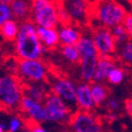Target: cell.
Here are the masks:
<instances>
[{
    "instance_id": "cell-1",
    "label": "cell",
    "mask_w": 132,
    "mask_h": 132,
    "mask_svg": "<svg viewBox=\"0 0 132 132\" xmlns=\"http://www.w3.org/2000/svg\"><path fill=\"white\" fill-rule=\"evenodd\" d=\"M128 14L129 13L125 5L117 0L90 1V24L96 22V27L113 29L116 26L123 24Z\"/></svg>"
},
{
    "instance_id": "cell-2",
    "label": "cell",
    "mask_w": 132,
    "mask_h": 132,
    "mask_svg": "<svg viewBox=\"0 0 132 132\" xmlns=\"http://www.w3.org/2000/svg\"><path fill=\"white\" fill-rule=\"evenodd\" d=\"M15 42L17 59H40L47 50L37 34V26L31 19L20 22L19 34Z\"/></svg>"
},
{
    "instance_id": "cell-3",
    "label": "cell",
    "mask_w": 132,
    "mask_h": 132,
    "mask_svg": "<svg viewBox=\"0 0 132 132\" xmlns=\"http://www.w3.org/2000/svg\"><path fill=\"white\" fill-rule=\"evenodd\" d=\"M23 81L16 74H6L0 78V102L4 111H19L24 96Z\"/></svg>"
},
{
    "instance_id": "cell-4",
    "label": "cell",
    "mask_w": 132,
    "mask_h": 132,
    "mask_svg": "<svg viewBox=\"0 0 132 132\" xmlns=\"http://www.w3.org/2000/svg\"><path fill=\"white\" fill-rule=\"evenodd\" d=\"M76 46L80 53V77L86 82H93L101 56L97 52L92 36L82 35Z\"/></svg>"
},
{
    "instance_id": "cell-5",
    "label": "cell",
    "mask_w": 132,
    "mask_h": 132,
    "mask_svg": "<svg viewBox=\"0 0 132 132\" xmlns=\"http://www.w3.org/2000/svg\"><path fill=\"white\" fill-rule=\"evenodd\" d=\"M31 20L37 27L56 29L59 27L58 2L56 0H33Z\"/></svg>"
},
{
    "instance_id": "cell-6",
    "label": "cell",
    "mask_w": 132,
    "mask_h": 132,
    "mask_svg": "<svg viewBox=\"0 0 132 132\" xmlns=\"http://www.w3.org/2000/svg\"><path fill=\"white\" fill-rule=\"evenodd\" d=\"M16 75L23 82H48V68L40 59H18Z\"/></svg>"
},
{
    "instance_id": "cell-7",
    "label": "cell",
    "mask_w": 132,
    "mask_h": 132,
    "mask_svg": "<svg viewBox=\"0 0 132 132\" xmlns=\"http://www.w3.org/2000/svg\"><path fill=\"white\" fill-rule=\"evenodd\" d=\"M49 122L70 123L72 117V109L62 98L53 92H50L43 102Z\"/></svg>"
},
{
    "instance_id": "cell-8",
    "label": "cell",
    "mask_w": 132,
    "mask_h": 132,
    "mask_svg": "<svg viewBox=\"0 0 132 132\" xmlns=\"http://www.w3.org/2000/svg\"><path fill=\"white\" fill-rule=\"evenodd\" d=\"M69 125L73 132H103L101 118L93 112L79 109L73 112Z\"/></svg>"
},
{
    "instance_id": "cell-9",
    "label": "cell",
    "mask_w": 132,
    "mask_h": 132,
    "mask_svg": "<svg viewBox=\"0 0 132 132\" xmlns=\"http://www.w3.org/2000/svg\"><path fill=\"white\" fill-rule=\"evenodd\" d=\"M92 38L100 56L114 57L117 50V45L111 29L105 27L92 28Z\"/></svg>"
},
{
    "instance_id": "cell-10",
    "label": "cell",
    "mask_w": 132,
    "mask_h": 132,
    "mask_svg": "<svg viewBox=\"0 0 132 132\" xmlns=\"http://www.w3.org/2000/svg\"><path fill=\"white\" fill-rule=\"evenodd\" d=\"M65 9L70 13L73 24L79 28L90 24V1L88 0H63Z\"/></svg>"
},
{
    "instance_id": "cell-11",
    "label": "cell",
    "mask_w": 132,
    "mask_h": 132,
    "mask_svg": "<svg viewBox=\"0 0 132 132\" xmlns=\"http://www.w3.org/2000/svg\"><path fill=\"white\" fill-rule=\"evenodd\" d=\"M42 104L43 103L35 101L30 96L24 95L22 97V101H21L19 111L26 116L24 119L28 120V122L41 124L48 120L46 108L45 105Z\"/></svg>"
},
{
    "instance_id": "cell-12",
    "label": "cell",
    "mask_w": 132,
    "mask_h": 132,
    "mask_svg": "<svg viewBox=\"0 0 132 132\" xmlns=\"http://www.w3.org/2000/svg\"><path fill=\"white\" fill-rule=\"evenodd\" d=\"M51 92L60 96L69 106H76V86L67 77H55L51 84Z\"/></svg>"
},
{
    "instance_id": "cell-13",
    "label": "cell",
    "mask_w": 132,
    "mask_h": 132,
    "mask_svg": "<svg viewBox=\"0 0 132 132\" xmlns=\"http://www.w3.org/2000/svg\"><path fill=\"white\" fill-rule=\"evenodd\" d=\"M76 105L77 109L82 111L93 112L96 107L91 93V85L89 82H81L76 86Z\"/></svg>"
},
{
    "instance_id": "cell-14",
    "label": "cell",
    "mask_w": 132,
    "mask_h": 132,
    "mask_svg": "<svg viewBox=\"0 0 132 132\" xmlns=\"http://www.w3.org/2000/svg\"><path fill=\"white\" fill-rule=\"evenodd\" d=\"M78 28L79 27L73 23L67 26H59L58 35L60 45H77V42L82 36Z\"/></svg>"
},
{
    "instance_id": "cell-15",
    "label": "cell",
    "mask_w": 132,
    "mask_h": 132,
    "mask_svg": "<svg viewBox=\"0 0 132 132\" xmlns=\"http://www.w3.org/2000/svg\"><path fill=\"white\" fill-rule=\"evenodd\" d=\"M115 64V57L113 56H101L97 63L96 72L93 78V82H104L108 79V75L114 68Z\"/></svg>"
},
{
    "instance_id": "cell-16",
    "label": "cell",
    "mask_w": 132,
    "mask_h": 132,
    "mask_svg": "<svg viewBox=\"0 0 132 132\" xmlns=\"http://www.w3.org/2000/svg\"><path fill=\"white\" fill-rule=\"evenodd\" d=\"M37 34L46 50L56 49V47L60 43L58 30L56 29L37 27Z\"/></svg>"
},
{
    "instance_id": "cell-17",
    "label": "cell",
    "mask_w": 132,
    "mask_h": 132,
    "mask_svg": "<svg viewBox=\"0 0 132 132\" xmlns=\"http://www.w3.org/2000/svg\"><path fill=\"white\" fill-rule=\"evenodd\" d=\"M33 0H13L10 3L14 18L19 22L31 19Z\"/></svg>"
},
{
    "instance_id": "cell-18",
    "label": "cell",
    "mask_w": 132,
    "mask_h": 132,
    "mask_svg": "<svg viewBox=\"0 0 132 132\" xmlns=\"http://www.w3.org/2000/svg\"><path fill=\"white\" fill-rule=\"evenodd\" d=\"M24 95L30 96L31 98L38 102L43 103L50 92H47L46 87H43L41 82H24L23 84Z\"/></svg>"
},
{
    "instance_id": "cell-19",
    "label": "cell",
    "mask_w": 132,
    "mask_h": 132,
    "mask_svg": "<svg viewBox=\"0 0 132 132\" xmlns=\"http://www.w3.org/2000/svg\"><path fill=\"white\" fill-rule=\"evenodd\" d=\"M0 26H1V36L4 41L13 42L16 40L20 29V22L18 20L11 19Z\"/></svg>"
},
{
    "instance_id": "cell-20",
    "label": "cell",
    "mask_w": 132,
    "mask_h": 132,
    "mask_svg": "<svg viewBox=\"0 0 132 132\" xmlns=\"http://www.w3.org/2000/svg\"><path fill=\"white\" fill-rule=\"evenodd\" d=\"M91 93L96 107H98L107 102L110 90L104 82H91Z\"/></svg>"
},
{
    "instance_id": "cell-21",
    "label": "cell",
    "mask_w": 132,
    "mask_h": 132,
    "mask_svg": "<svg viewBox=\"0 0 132 132\" xmlns=\"http://www.w3.org/2000/svg\"><path fill=\"white\" fill-rule=\"evenodd\" d=\"M60 54L65 60L72 64H77L80 62V53L76 45H61Z\"/></svg>"
},
{
    "instance_id": "cell-22",
    "label": "cell",
    "mask_w": 132,
    "mask_h": 132,
    "mask_svg": "<svg viewBox=\"0 0 132 132\" xmlns=\"http://www.w3.org/2000/svg\"><path fill=\"white\" fill-rule=\"evenodd\" d=\"M116 55L123 62L132 64V39H129L122 46L117 47Z\"/></svg>"
},
{
    "instance_id": "cell-23",
    "label": "cell",
    "mask_w": 132,
    "mask_h": 132,
    "mask_svg": "<svg viewBox=\"0 0 132 132\" xmlns=\"http://www.w3.org/2000/svg\"><path fill=\"white\" fill-rule=\"evenodd\" d=\"M112 30V33L115 37V40H116V45L117 47L122 46L123 43H125L126 41H128L130 39L128 33L124 27V24H119V26H116L115 28L111 29Z\"/></svg>"
},
{
    "instance_id": "cell-24",
    "label": "cell",
    "mask_w": 132,
    "mask_h": 132,
    "mask_svg": "<svg viewBox=\"0 0 132 132\" xmlns=\"http://www.w3.org/2000/svg\"><path fill=\"white\" fill-rule=\"evenodd\" d=\"M58 2V19H59V26H67V24H72L73 21L70 16V13L68 10L65 9L64 4L62 1H57Z\"/></svg>"
},
{
    "instance_id": "cell-25",
    "label": "cell",
    "mask_w": 132,
    "mask_h": 132,
    "mask_svg": "<svg viewBox=\"0 0 132 132\" xmlns=\"http://www.w3.org/2000/svg\"><path fill=\"white\" fill-rule=\"evenodd\" d=\"M124 78H125V71L119 67H115L109 73L107 80L112 85H118L124 80Z\"/></svg>"
},
{
    "instance_id": "cell-26",
    "label": "cell",
    "mask_w": 132,
    "mask_h": 132,
    "mask_svg": "<svg viewBox=\"0 0 132 132\" xmlns=\"http://www.w3.org/2000/svg\"><path fill=\"white\" fill-rule=\"evenodd\" d=\"M14 15L12 9L9 3H1L0 4V24L6 22L7 20L13 19Z\"/></svg>"
},
{
    "instance_id": "cell-27",
    "label": "cell",
    "mask_w": 132,
    "mask_h": 132,
    "mask_svg": "<svg viewBox=\"0 0 132 132\" xmlns=\"http://www.w3.org/2000/svg\"><path fill=\"white\" fill-rule=\"evenodd\" d=\"M23 126H26V119L20 116H13L9 123V132H18Z\"/></svg>"
},
{
    "instance_id": "cell-28",
    "label": "cell",
    "mask_w": 132,
    "mask_h": 132,
    "mask_svg": "<svg viewBox=\"0 0 132 132\" xmlns=\"http://www.w3.org/2000/svg\"><path fill=\"white\" fill-rule=\"evenodd\" d=\"M106 106H107V109L110 112L114 113V112L118 111V110L120 109V102L115 97H110L106 102Z\"/></svg>"
},
{
    "instance_id": "cell-29",
    "label": "cell",
    "mask_w": 132,
    "mask_h": 132,
    "mask_svg": "<svg viewBox=\"0 0 132 132\" xmlns=\"http://www.w3.org/2000/svg\"><path fill=\"white\" fill-rule=\"evenodd\" d=\"M123 24H124V27H125V29H126V31L128 33L130 39H132V14L131 13L127 15V17H126Z\"/></svg>"
},
{
    "instance_id": "cell-30",
    "label": "cell",
    "mask_w": 132,
    "mask_h": 132,
    "mask_svg": "<svg viewBox=\"0 0 132 132\" xmlns=\"http://www.w3.org/2000/svg\"><path fill=\"white\" fill-rule=\"evenodd\" d=\"M26 127H28L31 132H48L40 126V124H35L32 122H28V120H26Z\"/></svg>"
},
{
    "instance_id": "cell-31",
    "label": "cell",
    "mask_w": 132,
    "mask_h": 132,
    "mask_svg": "<svg viewBox=\"0 0 132 132\" xmlns=\"http://www.w3.org/2000/svg\"><path fill=\"white\" fill-rule=\"evenodd\" d=\"M124 105H125L126 112L132 117V98H130V100H127Z\"/></svg>"
},
{
    "instance_id": "cell-32",
    "label": "cell",
    "mask_w": 132,
    "mask_h": 132,
    "mask_svg": "<svg viewBox=\"0 0 132 132\" xmlns=\"http://www.w3.org/2000/svg\"><path fill=\"white\" fill-rule=\"evenodd\" d=\"M0 1H1V3H11V2H12L13 1V0H0Z\"/></svg>"
},
{
    "instance_id": "cell-33",
    "label": "cell",
    "mask_w": 132,
    "mask_h": 132,
    "mask_svg": "<svg viewBox=\"0 0 132 132\" xmlns=\"http://www.w3.org/2000/svg\"><path fill=\"white\" fill-rule=\"evenodd\" d=\"M22 132H31V131H30V129H29L28 127H26V130H23Z\"/></svg>"
},
{
    "instance_id": "cell-34",
    "label": "cell",
    "mask_w": 132,
    "mask_h": 132,
    "mask_svg": "<svg viewBox=\"0 0 132 132\" xmlns=\"http://www.w3.org/2000/svg\"><path fill=\"white\" fill-rule=\"evenodd\" d=\"M131 3V14H132V2H130Z\"/></svg>"
},
{
    "instance_id": "cell-35",
    "label": "cell",
    "mask_w": 132,
    "mask_h": 132,
    "mask_svg": "<svg viewBox=\"0 0 132 132\" xmlns=\"http://www.w3.org/2000/svg\"><path fill=\"white\" fill-rule=\"evenodd\" d=\"M126 1H129V2H132V0H126Z\"/></svg>"
},
{
    "instance_id": "cell-36",
    "label": "cell",
    "mask_w": 132,
    "mask_h": 132,
    "mask_svg": "<svg viewBox=\"0 0 132 132\" xmlns=\"http://www.w3.org/2000/svg\"><path fill=\"white\" fill-rule=\"evenodd\" d=\"M56 1H63V0H56Z\"/></svg>"
},
{
    "instance_id": "cell-37",
    "label": "cell",
    "mask_w": 132,
    "mask_h": 132,
    "mask_svg": "<svg viewBox=\"0 0 132 132\" xmlns=\"http://www.w3.org/2000/svg\"><path fill=\"white\" fill-rule=\"evenodd\" d=\"M88 1H91V0H88Z\"/></svg>"
}]
</instances>
